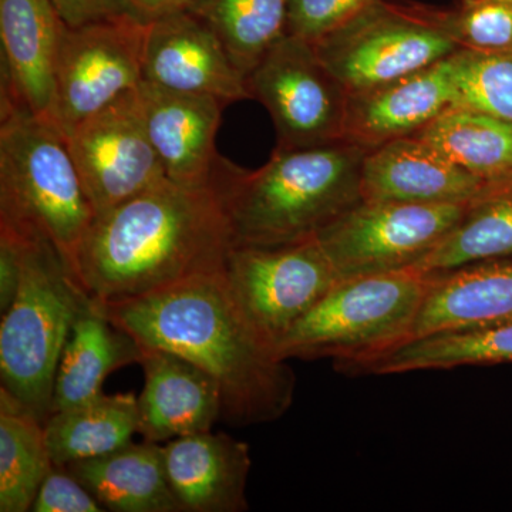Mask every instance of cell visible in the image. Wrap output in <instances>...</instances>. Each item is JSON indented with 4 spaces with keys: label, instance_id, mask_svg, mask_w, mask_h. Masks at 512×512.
Masks as SVG:
<instances>
[{
    "label": "cell",
    "instance_id": "6",
    "mask_svg": "<svg viewBox=\"0 0 512 512\" xmlns=\"http://www.w3.org/2000/svg\"><path fill=\"white\" fill-rule=\"evenodd\" d=\"M433 274L404 268L340 279L278 346L282 359H332L356 375L412 338Z\"/></svg>",
    "mask_w": 512,
    "mask_h": 512
},
{
    "label": "cell",
    "instance_id": "8",
    "mask_svg": "<svg viewBox=\"0 0 512 512\" xmlns=\"http://www.w3.org/2000/svg\"><path fill=\"white\" fill-rule=\"evenodd\" d=\"M251 99L271 114L279 150L345 141L349 92L306 40L285 35L247 77Z\"/></svg>",
    "mask_w": 512,
    "mask_h": 512
},
{
    "label": "cell",
    "instance_id": "21",
    "mask_svg": "<svg viewBox=\"0 0 512 512\" xmlns=\"http://www.w3.org/2000/svg\"><path fill=\"white\" fill-rule=\"evenodd\" d=\"M141 346L92 298L74 320L57 367L52 414L90 402L121 367L140 362ZM50 414V416H52Z\"/></svg>",
    "mask_w": 512,
    "mask_h": 512
},
{
    "label": "cell",
    "instance_id": "27",
    "mask_svg": "<svg viewBox=\"0 0 512 512\" xmlns=\"http://www.w3.org/2000/svg\"><path fill=\"white\" fill-rule=\"evenodd\" d=\"M52 467L45 424L0 390V511L32 510Z\"/></svg>",
    "mask_w": 512,
    "mask_h": 512
},
{
    "label": "cell",
    "instance_id": "5",
    "mask_svg": "<svg viewBox=\"0 0 512 512\" xmlns=\"http://www.w3.org/2000/svg\"><path fill=\"white\" fill-rule=\"evenodd\" d=\"M12 229L22 241L23 268L0 323V390L45 424L64 345L90 296L50 242Z\"/></svg>",
    "mask_w": 512,
    "mask_h": 512
},
{
    "label": "cell",
    "instance_id": "34",
    "mask_svg": "<svg viewBox=\"0 0 512 512\" xmlns=\"http://www.w3.org/2000/svg\"><path fill=\"white\" fill-rule=\"evenodd\" d=\"M22 241L18 232L0 225V312H5L18 293L22 279Z\"/></svg>",
    "mask_w": 512,
    "mask_h": 512
},
{
    "label": "cell",
    "instance_id": "1",
    "mask_svg": "<svg viewBox=\"0 0 512 512\" xmlns=\"http://www.w3.org/2000/svg\"><path fill=\"white\" fill-rule=\"evenodd\" d=\"M100 306L141 348L167 350L210 375L228 423H271L291 409L295 373L242 311L224 272Z\"/></svg>",
    "mask_w": 512,
    "mask_h": 512
},
{
    "label": "cell",
    "instance_id": "9",
    "mask_svg": "<svg viewBox=\"0 0 512 512\" xmlns=\"http://www.w3.org/2000/svg\"><path fill=\"white\" fill-rule=\"evenodd\" d=\"M473 201L363 200L323 229L318 239L340 279L410 268L453 231Z\"/></svg>",
    "mask_w": 512,
    "mask_h": 512
},
{
    "label": "cell",
    "instance_id": "17",
    "mask_svg": "<svg viewBox=\"0 0 512 512\" xmlns=\"http://www.w3.org/2000/svg\"><path fill=\"white\" fill-rule=\"evenodd\" d=\"M144 387L137 397L138 434L163 443L211 431L222 419L218 383L200 367L167 350L141 348Z\"/></svg>",
    "mask_w": 512,
    "mask_h": 512
},
{
    "label": "cell",
    "instance_id": "7",
    "mask_svg": "<svg viewBox=\"0 0 512 512\" xmlns=\"http://www.w3.org/2000/svg\"><path fill=\"white\" fill-rule=\"evenodd\" d=\"M312 45L349 94L419 72L460 50L437 8L386 0H375Z\"/></svg>",
    "mask_w": 512,
    "mask_h": 512
},
{
    "label": "cell",
    "instance_id": "33",
    "mask_svg": "<svg viewBox=\"0 0 512 512\" xmlns=\"http://www.w3.org/2000/svg\"><path fill=\"white\" fill-rule=\"evenodd\" d=\"M52 3L64 23L72 28L119 16L146 19L130 0H52Z\"/></svg>",
    "mask_w": 512,
    "mask_h": 512
},
{
    "label": "cell",
    "instance_id": "20",
    "mask_svg": "<svg viewBox=\"0 0 512 512\" xmlns=\"http://www.w3.org/2000/svg\"><path fill=\"white\" fill-rule=\"evenodd\" d=\"M511 320L512 258L476 262L433 274L410 340Z\"/></svg>",
    "mask_w": 512,
    "mask_h": 512
},
{
    "label": "cell",
    "instance_id": "30",
    "mask_svg": "<svg viewBox=\"0 0 512 512\" xmlns=\"http://www.w3.org/2000/svg\"><path fill=\"white\" fill-rule=\"evenodd\" d=\"M437 15L460 49H512V0H458L451 8H437Z\"/></svg>",
    "mask_w": 512,
    "mask_h": 512
},
{
    "label": "cell",
    "instance_id": "35",
    "mask_svg": "<svg viewBox=\"0 0 512 512\" xmlns=\"http://www.w3.org/2000/svg\"><path fill=\"white\" fill-rule=\"evenodd\" d=\"M130 2L136 6L144 18L150 20L165 13L187 9L192 0H130Z\"/></svg>",
    "mask_w": 512,
    "mask_h": 512
},
{
    "label": "cell",
    "instance_id": "11",
    "mask_svg": "<svg viewBox=\"0 0 512 512\" xmlns=\"http://www.w3.org/2000/svg\"><path fill=\"white\" fill-rule=\"evenodd\" d=\"M147 22L119 16L64 25L56 70L57 128L63 137L141 86Z\"/></svg>",
    "mask_w": 512,
    "mask_h": 512
},
{
    "label": "cell",
    "instance_id": "31",
    "mask_svg": "<svg viewBox=\"0 0 512 512\" xmlns=\"http://www.w3.org/2000/svg\"><path fill=\"white\" fill-rule=\"evenodd\" d=\"M375 0H289L286 35L316 43Z\"/></svg>",
    "mask_w": 512,
    "mask_h": 512
},
{
    "label": "cell",
    "instance_id": "18",
    "mask_svg": "<svg viewBox=\"0 0 512 512\" xmlns=\"http://www.w3.org/2000/svg\"><path fill=\"white\" fill-rule=\"evenodd\" d=\"M490 185L414 136L370 150L363 163L365 201L460 204L476 200Z\"/></svg>",
    "mask_w": 512,
    "mask_h": 512
},
{
    "label": "cell",
    "instance_id": "19",
    "mask_svg": "<svg viewBox=\"0 0 512 512\" xmlns=\"http://www.w3.org/2000/svg\"><path fill=\"white\" fill-rule=\"evenodd\" d=\"M165 473L185 512H244L249 446L225 433L190 434L163 446Z\"/></svg>",
    "mask_w": 512,
    "mask_h": 512
},
{
    "label": "cell",
    "instance_id": "28",
    "mask_svg": "<svg viewBox=\"0 0 512 512\" xmlns=\"http://www.w3.org/2000/svg\"><path fill=\"white\" fill-rule=\"evenodd\" d=\"M289 0H192L187 10L217 35L248 77L286 35Z\"/></svg>",
    "mask_w": 512,
    "mask_h": 512
},
{
    "label": "cell",
    "instance_id": "25",
    "mask_svg": "<svg viewBox=\"0 0 512 512\" xmlns=\"http://www.w3.org/2000/svg\"><path fill=\"white\" fill-rule=\"evenodd\" d=\"M414 137L487 183L512 181L511 121L473 110L450 109Z\"/></svg>",
    "mask_w": 512,
    "mask_h": 512
},
{
    "label": "cell",
    "instance_id": "22",
    "mask_svg": "<svg viewBox=\"0 0 512 512\" xmlns=\"http://www.w3.org/2000/svg\"><path fill=\"white\" fill-rule=\"evenodd\" d=\"M104 511L183 512L165 473L163 446L128 443L104 456L66 466Z\"/></svg>",
    "mask_w": 512,
    "mask_h": 512
},
{
    "label": "cell",
    "instance_id": "3",
    "mask_svg": "<svg viewBox=\"0 0 512 512\" xmlns=\"http://www.w3.org/2000/svg\"><path fill=\"white\" fill-rule=\"evenodd\" d=\"M370 150L348 141L279 150L264 167L244 170L221 160L235 247L272 248L316 238L362 197Z\"/></svg>",
    "mask_w": 512,
    "mask_h": 512
},
{
    "label": "cell",
    "instance_id": "15",
    "mask_svg": "<svg viewBox=\"0 0 512 512\" xmlns=\"http://www.w3.org/2000/svg\"><path fill=\"white\" fill-rule=\"evenodd\" d=\"M138 99L165 177L180 184H210L221 158L215 137L225 104L215 97L173 92L144 82L138 87Z\"/></svg>",
    "mask_w": 512,
    "mask_h": 512
},
{
    "label": "cell",
    "instance_id": "29",
    "mask_svg": "<svg viewBox=\"0 0 512 512\" xmlns=\"http://www.w3.org/2000/svg\"><path fill=\"white\" fill-rule=\"evenodd\" d=\"M456 104L512 123V49L478 52L460 49L448 57Z\"/></svg>",
    "mask_w": 512,
    "mask_h": 512
},
{
    "label": "cell",
    "instance_id": "12",
    "mask_svg": "<svg viewBox=\"0 0 512 512\" xmlns=\"http://www.w3.org/2000/svg\"><path fill=\"white\" fill-rule=\"evenodd\" d=\"M64 140L96 217L167 178L148 138L138 90L77 124Z\"/></svg>",
    "mask_w": 512,
    "mask_h": 512
},
{
    "label": "cell",
    "instance_id": "4",
    "mask_svg": "<svg viewBox=\"0 0 512 512\" xmlns=\"http://www.w3.org/2000/svg\"><path fill=\"white\" fill-rule=\"evenodd\" d=\"M0 116V224L50 242L76 275L96 215L66 140L20 107Z\"/></svg>",
    "mask_w": 512,
    "mask_h": 512
},
{
    "label": "cell",
    "instance_id": "13",
    "mask_svg": "<svg viewBox=\"0 0 512 512\" xmlns=\"http://www.w3.org/2000/svg\"><path fill=\"white\" fill-rule=\"evenodd\" d=\"M143 82L215 97L225 106L251 99L247 77L232 63L220 39L187 9L148 20Z\"/></svg>",
    "mask_w": 512,
    "mask_h": 512
},
{
    "label": "cell",
    "instance_id": "26",
    "mask_svg": "<svg viewBox=\"0 0 512 512\" xmlns=\"http://www.w3.org/2000/svg\"><path fill=\"white\" fill-rule=\"evenodd\" d=\"M512 258V181L491 184L433 251L412 268L427 274Z\"/></svg>",
    "mask_w": 512,
    "mask_h": 512
},
{
    "label": "cell",
    "instance_id": "24",
    "mask_svg": "<svg viewBox=\"0 0 512 512\" xmlns=\"http://www.w3.org/2000/svg\"><path fill=\"white\" fill-rule=\"evenodd\" d=\"M512 320L483 328L434 333L404 343L362 367L357 375H400L464 366L510 365Z\"/></svg>",
    "mask_w": 512,
    "mask_h": 512
},
{
    "label": "cell",
    "instance_id": "23",
    "mask_svg": "<svg viewBox=\"0 0 512 512\" xmlns=\"http://www.w3.org/2000/svg\"><path fill=\"white\" fill-rule=\"evenodd\" d=\"M136 433L134 393L100 394L90 402L53 413L45 423L50 458L62 467L119 450L131 443Z\"/></svg>",
    "mask_w": 512,
    "mask_h": 512
},
{
    "label": "cell",
    "instance_id": "16",
    "mask_svg": "<svg viewBox=\"0 0 512 512\" xmlns=\"http://www.w3.org/2000/svg\"><path fill=\"white\" fill-rule=\"evenodd\" d=\"M454 104L456 89L447 57L393 82L349 94L343 140L375 150L414 136Z\"/></svg>",
    "mask_w": 512,
    "mask_h": 512
},
{
    "label": "cell",
    "instance_id": "2",
    "mask_svg": "<svg viewBox=\"0 0 512 512\" xmlns=\"http://www.w3.org/2000/svg\"><path fill=\"white\" fill-rule=\"evenodd\" d=\"M235 247L225 190L163 181L94 218L76 262L93 301L106 305L225 271Z\"/></svg>",
    "mask_w": 512,
    "mask_h": 512
},
{
    "label": "cell",
    "instance_id": "10",
    "mask_svg": "<svg viewBox=\"0 0 512 512\" xmlns=\"http://www.w3.org/2000/svg\"><path fill=\"white\" fill-rule=\"evenodd\" d=\"M224 274L242 311L276 352L340 281L318 237L282 247H234Z\"/></svg>",
    "mask_w": 512,
    "mask_h": 512
},
{
    "label": "cell",
    "instance_id": "14",
    "mask_svg": "<svg viewBox=\"0 0 512 512\" xmlns=\"http://www.w3.org/2000/svg\"><path fill=\"white\" fill-rule=\"evenodd\" d=\"M64 25L52 0H0V107H20L57 128L56 70Z\"/></svg>",
    "mask_w": 512,
    "mask_h": 512
},
{
    "label": "cell",
    "instance_id": "32",
    "mask_svg": "<svg viewBox=\"0 0 512 512\" xmlns=\"http://www.w3.org/2000/svg\"><path fill=\"white\" fill-rule=\"evenodd\" d=\"M33 512H103L99 501L67 467L55 466L40 485Z\"/></svg>",
    "mask_w": 512,
    "mask_h": 512
}]
</instances>
